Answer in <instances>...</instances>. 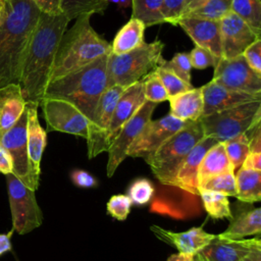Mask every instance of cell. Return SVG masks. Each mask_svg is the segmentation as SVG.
Listing matches in <instances>:
<instances>
[{"mask_svg":"<svg viewBox=\"0 0 261 261\" xmlns=\"http://www.w3.org/2000/svg\"><path fill=\"white\" fill-rule=\"evenodd\" d=\"M199 190H207L218 192L226 197H236V177L234 172H224L218 175L211 176L203 181H201L198 186Z\"/></svg>","mask_w":261,"mask_h":261,"instance_id":"obj_34","label":"cell"},{"mask_svg":"<svg viewBox=\"0 0 261 261\" xmlns=\"http://www.w3.org/2000/svg\"><path fill=\"white\" fill-rule=\"evenodd\" d=\"M199 197L203 202L204 209L214 219L231 218L232 213L227 197L221 193L199 190Z\"/></svg>","mask_w":261,"mask_h":261,"instance_id":"obj_31","label":"cell"},{"mask_svg":"<svg viewBox=\"0 0 261 261\" xmlns=\"http://www.w3.org/2000/svg\"><path fill=\"white\" fill-rule=\"evenodd\" d=\"M224 149L231 167L236 171L242 166L247 155L250 153L249 140L246 134L224 142Z\"/></svg>","mask_w":261,"mask_h":261,"instance_id":"obj_35","label":"cell"},{"mask_svg":"<svg viewBox=\"0 0 261 261\" xmlns=\"http://www.w3.org/2000/svg\"><path fill=\"white\" fill-rule=\"evenodd\" d=\"M40 14L33 0H6L0 23V88L19 85L22 63Z\"/></svg>","mask_w":261,"mask_h":261,"instance_id":"obj_2","label":"cell"},{"mask_svg":"<svg viewBox=\"0 0 261 261\" xmlns=\"http://www.w3.org/2000/svg\"><path fill=\"white\" fill-rule=\"evenodd\" d=\"M123 91L124 88L120 86H112L107 88L102 94L95 110L93 120L88 126V137L86 140L89 159H92L103 152H107L105 142L106 133L115 105Z\"/></svg>","mask_w":261,"mask_h":261,"instance_id":"obj_13","label":"cell"},{"mask_svg":"<svg viewBox=\"0 0 261 261\" xmlns=\"http://www.w3.org/2000/svg\"><path fill=\"white\" fill-rule=\"evenodd\" d=\"M192 67L196 69H205L209 66L215 67L218 59L214 57L207 49L195 46L189 53Z\"/></svg>","mask_w":261,"mask_h":261,"instance_id":"obj_41","label":"cell"},{"mask_svg":"<svg viewBox=\"0 0 261 261\" xmlns=\"http://www.w3.org/2000/svg\"><path fill=\"white\" fill-rule=\"evenodd\" d=\"M155 103L145 101L133 117L122 126L108 149V161L106 173L111 177L119 164L127 157V151L145 125L152 119V114L156 108Z\"/></svg>","mask_w":261,"mask_h":261,"instance_id":"obj_12","label":"cell"},{"mask_svg":"<svg viewBox=\"0 0 261 261\" xmlns=\"http://www.w3.org/2000/svg\"><path fill=\"white\" fill-rule=\"evenodd\" d=\"M231 12L244 19L255 31L261 33L260 0H231Z\"/></svg>","mask_w":261,"mask_h":261,"instance_id":"obj_32","label":"cell"},{"mask_svg":"<svg viewBox=\"0 0 261 261\" xmlns=\"http://www.w3.org/2000/svg\"><path fill=\"white\" fill-rule=\"evenodd\" d=\"M230 219L227 228L218 234L219 238L242 240L248 236L259 234L261 231V209L259 207L241 211Z\"/></svg>","mask_w":261,"mask_h":261,"instance_id":"obj_25","label":"cell"},{"mask_svg":"<svg viewBox=\"0 0 261 261\" xmlns=\"http://www.w3.org/2000/svg\"><path fill=\"white\" fill-rule=\"evenodd\" d=\"M206 0H186L185 1V5H184V9H182V13L180 17L186 16L187 14H189L190 12H192L193 10L197 9L198 7H200Z\"/></svg>","mask_w":261,"mask_h":261,"instance_id":"obj_49","label":"cell"},{"mask_svg":"<svg viewBox=\"0 0 261 261\" xmlns=\"http://www.w3.org/2000/svg\"><path fill=\"white\" fill-rule=\"evenodd\" d=\"M6 181L12 228L19 234H25L39 227L43 221L35 191L28 188L13 173L6 174Z\"/></svg>","mask_w":261,"mask_h":261,"instance_id":"obj_8","label":"cell"},{"mask_svg":"<svg viewBox=\"0 0 261 261\" xmlns=\"http://www.w3.org/2000/svg\"><path fill=\"white\" fill-rule=\"evenodd\" d=\"M201 88L203 95L202 116H206L244 103L261 100V95H252L229 90L216 84L212 80Z\"/></svg>","mask_w":261,"mask_h":261,"instance_id":"obj_19","label":"cell"},{"mask_svg":"<svg viewBox=\"0 0 261 261\" xmlns=\"http://www.w3.org/2000/svg\"><path fill=\"white\" fill-rule=\"evenodd\" d=\"M186 0H163L162 14L165 22L175 25L180 18Z\"/></svg>","mask_w":261,"mask_h":261,"instance_id":"obj_42","label":"cell"},{"mask_svg":"<svg viewBox=\"0 0 261 261\" xmlns=\"http://www.w3.org/2000/svg\"><path fill=\"white\" fill-rule=\"evenodd\" d=\"M69 20L41 12L21 67L19 86L25 103L40 105L50 83L56 52Z\"/></svg>","mask_w":261,"mask_h":261,"instance_id":"obj_1","label":"cell"},{"mask_svg":"<svg viewBox=\"0 0 261 261\" xmlns=\"http://www.w3.org/2000/svg\"><path fill=\"white\" fill-rule=\"evenodd\" d=\"M242 55L249 66L254 71L261 74V39L257 40L246 48Z\"/></svg>","mask_w":261,"mask_h":261,"instance_id":"obj_43","label":"cell"},{"mask_svg":"<svg viewBox=\"0 0 261 261\" xmlns=\"http://www.w3.org/2000/svg\"><path fill=\"white\" fill-rule=\"evenodd\" d=\"M204 137L224 143L246 134L261 121V100L217 111L199 119Z\"/></svg>","mask_w":261,"mask_h":261,"instance_id":"obj_7","label":"cell"},{"mask_svg":"<svg viewBox=\"0 0 261 261\" xmlns=\"http://www.w3.org/2000/svg\"><path fill=\"white\" fill-rule=\"evenodd\" d=\"M167 101L170 107L169 114L182 121H196L202 116L203 95L201 87H194L191 90L169 97Z\"/></svg>","mask_w":261,"mask_h":261,"instance_id":"obj_24","label":"cell"},{"mask_svg":"<svg viewBox=\"0 0 261 261\" xmlns=\"http://www.w3.org/2000/svg\"><path fill=\"white\" fill-rule=\"evenodd\" d=\"M47 124L46 132H61L87 139L89 120L72 104L52 98H43L40 105Z\"/></svg>","mask_w":261,"mask_h":261,"instance_id":"obj_11","label":"cell"},{"mask_svg":"<svg viewBox=\"0 0 261 261\" xmlns=\"http://www.w3.org/2000/svg\"><path fill=\"white\" fill-rule=\"evenodd\" d=\"M41 12L49 15H58L61 13V0H33Z\"/></svg>","mask_w":261,"mask_h":261,"instance_id":"obj_45","label":"cell"},{"mask_svg":"<svg viewBox=\"0 0 261 261\" xmlns=\"http://www.w3.org/2000/svg\"><path fill=\"white\" fill-rule=\"evenodd\" d=\"M164 43L155 40L144 42L138 48L126 53L115 55L110 53L107 58V88L120 86L124 89L143 81L151 72L163 64Z\"/></svg>","mask_w":261,"mask_h":261,"instance_id":"obj_5","label":"cell"},{"mask_svg":"<svg viewBox=\"0 0 261 261\" xmlns=\"http://www.w3.org/2000/svg\"><path fill=\"white\" fill-rule=\"evenodd\" d=\"M212 81L229 90L261 95V74L249 66L243 55L220 58L214 67Z\"/></svg>","mask_w":261,"mask_h":261,"instance_id":"obj_10","label":"cell"},{"mask_svg":"<svg viewBox=\"0 0 261 261\" xmlns=\"http://www.w3.org/2000/svg\"><path fill=\"white\" fill-rule=\"evenodd\" d=\"M175 25L180 27L196 46L207 49L218 60L222 58L219 21L198 17H180Z\"/></svg>","mask_w":261,"mask_h":261,"instance_id":"obj_16","label":"cell"},{"mask_svg":"<svg viewBox=\"0 0 261 261\" xmlns=\"http://www.w3.org/2000/svg\"><path fill=\"white\" fill-rule=\"evenodd\" d=\"M143 90L146 101L155 104L166 101L169 98L164 86L162 85L155 71L151 72L143 80Z\"/></svg>","mask_w":261,"mask_h":261,"instance_id":"obj_38","label":"cell"},{"mask_svg":"<svg viewBox=\"0 0 261 261\" xmlns=\"http://www.w3.org/2000/svg\"><path fill=\"white\" fill-rule=\"evenodd\" d=\"M155 73L161 81L169 97H172L174 95H177L179 93L186 92L194 88L192 84L185 83L182 80L176 76L170 69H167L165 67H157L155 69Z\"/></svg>","mask_w":261,"mask_h":261,"instance_id":"obj_37","label":"cell"},{"mask_svg":"<svg viewBox=\"0 0 261 261\" xmlns=\"http://www.w3.org/2000/svg\"><path fill=\"white\" fill-rule=\"evenodd\" d=\"M0 172L5 175L12 173L11 157L2 146H0Z\"/></svg>","mask_w":261,"mask_h":261,"instance_id":"obj_47","label":"cell"},{"mask_svg":"<svg viewBox=\"0 0 261 261\" xmlns=\"http://www.w3.org/2000/svg\"><path fill=\"white\" fill-rule=\"evenodd\" d=\"M132 5V0H119L118 1V6L120 8H126Z\"/></svg>","mask_w":261,"mask_h":261,"instance_id":"obj_53","label":"cell"},{"mask_svg":"<svg viewBox=\"0 0 261 261\" xmlns=\"http://www.w3.org/2000/svg\"><path fill=\"white\" fill-rule=\"evenodd\" d=\"M155 188L153 184L144 177L135 179L128 187L127 197L132 201V204L137 206L146 205L154 196Z\"/></svg>","mask_w":261,"mask_h":261,"instance_id":"obj_36","label":"cell"},{"mask_svg":"<svg viewBox=\"0 0 261 261\" xmlns=\"http://www.w3.org/2000/svg\"><path fill=\"white\" fill-rule=\"evenodd\" d=\"M13 228L7 233H0V256L6 252L11 251V234L13 232Z\"/></svg>","mask_w":261,"mask_h":261,"instance_id":"obj_48","label":"cell"},{"mask_svg":"<svg viewBox=\"0 0 261 261\" xmlns=\"http://www.w3.org/2000/svg\"><path fill=\"white\" fill-rule=\"evenodd\" d=\"M229 12H231V0H206L186 16L219 21Z\"/></svg>","mask_w":261,"mask_h":261,"instance_id":"obj_33","label":"cell"},{"mask_svg":"<svg viewBox=\"0 0 261 261\" xmlns=\"http://www.w3.org/2000/svg\"><path fill=\"white\" fill-rule=\"evenodd\" d=\"M109 55V54H108ZM108 55L48 84L43 98L64 100L93 120L98 102L107 89L106 66Z\"/></svg>","mask_w":261,"mask_h":261,"instance_id":"obj_3","label":"cell"},{"mask_svg":"<svg viewBox=\"0 0 261 261\" xmlns=\"http://www.w3.org/2000/svg\"><path fill=\"white\" fill-rule=\"evenodd\" d=\"M233 171L224 149V143L218 142L204 155L198 170V186L201 181L224 172Z\"/></svg>","mask_w":261,"mask_h":261,"instance_id":"obj_26","label":"cell"},{"mask_svg":"<svg viewBox=\"0 0 261 261\" xmlns=\"http://www.w3.org/2000/svg\"><path fill=\"white\" fill-rule=\"evenodd\" d=\"M145 24L136 18L129 20L118 31L111 43V53L120 55L132 51L144 43Z\"/></svg>","mask_w":261,"mask_h":261,"instance_id":"obj_27","label":"cell"},{"mask_svg":"<svg viewBox=\"0 0 261 261\" xmlns=\"http://www.w3.org/2000/svg\"><path fill=\"white\" fill-rule=\"evenodd\" d=\"M91 15H82L63 34L59 43L50 82L75 71L111 53V44L99 36L90 23Z\"/></svg>","mask_w":261,"mask_h":261,"instance_id":"obj_4","label":"cell"},{"mask_svg":"<svg viewBox=\"0 0 261 261\" xmlns=\"http://www.w3.org/2000/svg\"><path fill=\"white\" fill-rule=\"evenodd\" d=\"M261 248L260 238L226 240L218 236L200 252L208 261H243L253 250Z\"/></svg>","mask_w":261,"mask_h":261,"instance_id":"obj_20","label":"cell"},{"mask_svg":"<svg viewBox=\"0 0 261 261\" xmlns=\"http://www.w3.org/2000/svg\"><path fill=\"white\" fill-rule=\"evenodd\" d=\"M28 111L27 146L31 168L34 176L40 180L41 159L46 146L47 132L41 126L38 118V104L25 103Z\"/></svg>","mask_w":261,"mask_h":261,"instance_id":"obj_22","label":"cell"},{"mask_svg":"<svg viewBox=\"0 0 261 261\" xmlns=\"http://www.w3.org/2000/svg\"><path fill=\"white\" fill-rule=\"evenodd\" d=\"M27 107L16 123L4 133L0 138L2 146L10 155L12 160V173L28 188L36 191L39 187V180L34 176L27 146Z\"/></svg>","mask_w":261,"mask_h":261,"instance_id":"obj_9","label":"cell"},{"mask_svg":"<svg viewBox=\"0 0 261 261\" xmlns=\"http://www.w3.org/2000/svg\"><path fill=\"white\" fill-rule=\"evenodd\" d=\"M219 24L222 58L224 59L242 55L246 48L261 39V33L255 31L233 12L222 17Z\"/></svg>","mask_w":261,"mask_h":261,"instance_id":"obj_15","label":"cell"},{"mask_svg":"<svg viewBox=\"0 0 261 261\" xmlns=\"http://www.w3.org/2000/svg\"><path fill=\"white\" fill-rule=\"evenodd\" d=\"M70 178L72 182L80 188L90 189L95 188L98 185L97 179L88 171L83 169H74L70 173Z\"/></svg>","mask_w":261,"mask_h":261,"instance_id":"obj_44","label":"cell"},{"mask_svg":"<svg viewBox=\"0 0 261 261\" xmlns=\"http://www.w3.org/2000/svg\"><path fill=\"white\" fill-rule=\"evenodd\" d=\"M190 261H208L204 256H202L200 253H197L193 256H191Z\"/></svg>","mask_w":261,"mask_h":261,"instance_id":"obj_52","label":"cell"},{"mask_svg":"<svg viewBox=\"0 0 261 261\" xmlns=\"http://www.w3.org/2000/svg\"><path fill=\"white\" fill-rule=\"evenodd\" d=\"M107 212L117 220H125L132 208V201L126 195L117 194L111 196L106 204Z\"/></svg>","mask_w":261,"mask_h":261,"instance_id":"obj_40","label":"cell"},{"mask_svg":"<svg viewBox=\"0 0 261 261\" xmlns=\"http://www.w3.org/2000/svg\"><path fill=\"white\" fill-rule=\"evenodd\" d=\"M145 101L146 99L144 96L143 81L133 84L124 89L115 105L110 124L106 133L105 142L107 151L122 126L133 117V115L138 111Z\"/></svg>","mask_w":261,"mask_h":261,"instance_id":"obj_17","label":"cell"},{"mask_svg":"<svg viewBox=\"0 0 261 261\" xmlns=\"http://www.w3.org/2000/svg\"><path fill=\"white\" fill-rule=\"evenodd\" d=\"M161 66L170 69L176 76H178L185 83L192 84L191 70L193 67L190 61L189 53H176L170 60H165Z\"/></svg>","mask_w":261,"mask_h":261,"instance_id":"obj_39","label":"cell"},{"mask_svg":"<svg viewBox=\"0 0 261 261\" xmlns=\"http://www.w3.org/2000/svg\"><path fill=\"white\" fill-rule=\"evenodd\" d=\"M203 138L204 133L199 120L186 121L178 132L164 142L145 161L155 177L162 185L170 187L184 160Z\"/></svg>","mask_w":261,"mask_h":261,"instance_id":"obj_6","label":"cell"},{"mask_svg":"<svg viewBox=\"0 0 261 261\" xmlns=\"http://www.w3.org/2000/svg\"><path fill=\"white\" fill-rule=\"evenodd\" d=\"M25 109V102L18 84L0 88V138L10 129Z\"/></svg>","mask_w":261,"mask_h":261,"instance_id":"obj_23","label":"cell"},{"mask_svg":"<svg viewBox=\"0 0 261 261\" xmlns=\"http://www.w3.org/2000/svg\"><path fill=\"white\" fill-rule=\"evenodd\" d=\"M191 256H187V255H182V254H174L171 255L167 261H190Z\"/></svg>","mask_w":261,"mask_h":261,"instance_id":"obj_50","label":"cell"},{"mask_svg":"<svg viewBox=\"0 0 261 261\" xmlns=\"http://www.w3.org/2000/svg\"><path fill=\"white\" fill-rule=\"evenodd\" d=\"M151 230L158 239L173 246L179 254L187 256L200 253L215 238V234L206 232L202 227H193L187 231L174 232L158 225H152Z\"/></svg>","mask_w":261,"mask_h":261,"instance_id":"obj_21","label":"cell"},{"mask_svg":"<svg viewBox=\"0 0 261 261\" xmlns=\"http://www.w3.org/2000/svg\"><path fill=\"white\" fill-rule=\"evenodd\" d=\"M186 121L171 114H166L156 120H150L127 151V156L148 159L156 150L178 132Z\"/></svg>","mask_w":261,"mask_h":261,"instance_id":"obj_14","label":"cell"},{"mask_svg":"<svg viewBox=\"0 0 261 261\" xmlns=\"http://www.w3.org/2000/svg\"><path fill=\"white\" fill-rule=\"evenodd\" d=\"M163 0H132V16L141 20L146 28L165 23L162 14Z\"/></svg>","mask_w":261,"mask_h":261,"instance_id":"obj_29","label":"cell"},{"mask_svg":"<svg viewBox=\"0 0 261 261\" xmlns=\"http://www.w3.org/2000/svg\"><path fill=\"white\" fill-rule=\"evenodd\" d=\"M108 7L106 0H61V13L70 21L82 15L103 14Z\"/></svg>","mask_w":261,"mask_h":261,"instance_id":"obj_30","label":"cell"},{"mask_svg":"<svg viewBox=\"0 0 261 261\" xmlns=\"http://www.w3.org/2000/svg\"><path fill=\"white\" fill-rule=\"evenodd\" d=\"M6 11V0H0V23L5 15Z\"/></svg>","mask_w":261,"mask_h":261,"instance_id":"obj_51","label":"cell"},{"mask_svg":"<svg viewBox=\"0 0 261 261\" xmlns=\"http://www.w3.org/2000/svg\"><path fill=\"white\" fill-rule=\"evenodd\" d=\"M216 143L218 142L210 137H204L200 142H198L184 160L170 187L177 188L186 193L198 197V170L200 163L206 152Z\"/></svg>","mask_w":261,"mask_h":261,"instance_id":"obj_18","label":"cell"},{"mask_svg":"<svg viewBox=\"0 0 261 261\" xmlns=\"http://www.w3.org/2000/svg\"><path fill=\"white\" fill-rule=\"evenodd\" d=\"M240 168L261 170V153L250 152Z\"/></svg>","mask_w":261,"mask_h":261,"instance_id":"obj_46","label":"cell"},{"mask_svg":"<svg viewBox=\"0 0 261 261\" xmlns=\"http://www.w3.org/2000/svg\"><path fill=\"white\" fill-rule=\"evenodd\" d=\"M236 177V197L245 203L261 200V170L239 168Z\"/></svg>","mask_w":261,"mask_h":261,"instance_id":"obj_28","label":"cell"}]
</instances>
